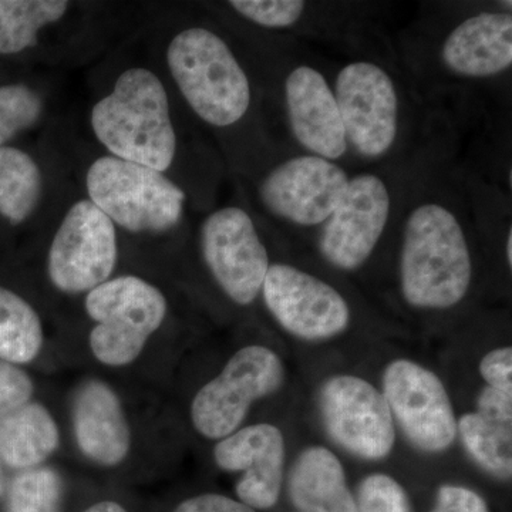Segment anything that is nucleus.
Returning <instances> with one entry per match:
<instances>
[{
  "mask_svg": "<svg viewBox=\"0 0 512 512\" xmlns=\"http://www.w3.org/2000/svg\"><path fill=\"white\" fill-rule=\"evenodd\" d=\"M84 306L97 323L90 332V349L100 363L111 367L137 360L163 325L168 308L160 289L131 275L97 286L87 293Z\"/></svg>",
  "mask_w": 512,
  "mask_h": 512,
  "instance_id": "6",
  "label": "nucleus"
},
{
  "mask_svg": "<svg viewBox=\"0 0 512 512\" xmlns=\"http://www.w3.org/2000/svg\"><path fill=\"white\" fill-rule=\"evenodd\" d=\"M477 413L488 419L512 424V394L500 392L493 387H484L477 400Z\"/></svg>",
  "mask_w": 512,
  "mask_h": 512,
  "instance_id": "32",
  "label": "nucleus"
},
{
  "mask_svg": "<svg viewBox=\"0 0 512 512\" xmlns=\"http://www.w3.org/2000/svg\"><path fill=\"white\" fill-rule=\"evenodd\" d=\"M289 495L299 512H357L343 464L323 446L305 448L296 458Z\"/></svg>",
  "mask_w": 512,
  "mask_h": 512,
  "instance_id": "19",
  "label": "nucleus"
},
{
  "mask_svg": "<svg viewBox=\"0 0 512 512\" xmlns=\"http://www.w3.org/2000/svg\"><path fill=\"white\" fill-rule=\"evenodd\" d=\"M349 153L379 163L399 146L404 127L402 89L393 73L372 59L343 64L332 80Z\"/></svg>",
  "mask_w": 512,
  "mask_h": 512,
  "instance_id": "4",
  "label": "nucleus"
},
{
  "mask_svg": "<svg viewBox=\"0 0 512 512\" xmlns=\"http://www.w3.org/2000/svg\"><path fill=\"white\" fill-rule=\"evenodd\" d=\"M512 424L466 413L457 420V436L471 458L495 477L511 478Z\"/></svg>",
  "mask_w": 512,
  "mask_h": 512,
  "instance_id": "24",
  "label": "nucleus"
},
{
  "mask_svg": "<svg viewBox=\"0 0 512 512\" xmlns=\"http://www.w3.org/2000/svg\"><path fill=\"white\" fill-rule=\"evenodd\" d=\"M319 409L330 437L353 456L377 461L392 453V412L372 383L353 375L330 377L320 387Z\"/></svg>",
  "mask_w": 512,
  "mask_h": 512,
  "instance_id": "14",
  "label": "nucleus"
},
{
  "mask_svg": "<svg viewBox=\"0 0 512 512\" xmlns=\"http://www.w3.org/2000/svg\"><path fill=\"white\" fill-rule=\"evenodd\" d=\"M350 174L342 164L296 154L272 165L258 184L266 214L296 229H318L338 208Z\"/></svg>",
  "mask_w": 512,
  "mask_h": 512,
  "instance_id": "9",
  "label": "nucleus"
},
{
  "mask_svg": "<svg viewBox=\"0 0 512 512\" xmlns=\"http://www.w3.org/2000/svg\"><path fill=\"white\" fill-rule=\"evenodd\" d=\"M83 512H127L121 507L120 504L113 503V501H101L99 504H94L92 507L87 508Z\"/></svg>",
  "mask_w": 512,
  "mask_h": 512,
  "instance_id": "33",
  "label": "nucleus"
},
{
  "mask_svg": "<svg viewBox=\"0 0 512 512\" xmlns=\"http://www.w3.org/2000/svg\"><path fill=\"white\" fill-rule=\"evenodd\" d=\"M357 512H409L402 485L387 474H373L360 484Z\"/></svg>",
  "mask_w": 512,
  "mask_h": 512,
  "instance_id": "27",
  "label": "nucleus"
},
{
  "mask_svg": "<svg viewBox=\"0 0 512 512\" xmlns=\"http://www.w3.org/2000/svg\"><path fill=\"white\" fill-rule=\"evenodd\" d=\"M89 200L114 225L133 234L177 227L187 195L164 173L113 156L97 158L86 175Z\"/></svg>",
  "mask_w": 512,
  "mask_h": 512,
  "instance_id": "5",
  "label": "nucleus"
},
{
  "mask_svg": "<svg viewBox=\"0 0 512 512\" xmlns=\"http://www.w3.org/2000/svg\"><path fill=\"white\" fill-rule=\"evenodd\" d=\"M93 133L111 156L165 173L177 154V134L163 82L144 67L120 74L90 114Z\"/></svg>",
  "mask_w": 512,
  "mask_h": 512,
  "instance_id": "2",
  "label": "nucleus"
},
{
  "mask_svg": "<svg viewBox=\"0 0 512 512\" xmlns=\"http://www.w3.org/2000/svg\"><path fill=\"white\" fill-rule=\"evenodd\" d=\"M396 204L397 190L387 175L376 171L350 175L338 208L316 231L323 261L342 272L363 268L393 224Z\"/></svg>",
  "mask_w": 512,
  "mask_h": 512,
  "instance_id": "7",
  "label": "nucleus"
},
{
  "mask_svg": "<svg viewBox=\"0 0 512 512\" xmlns=\"http://www.w3.org/2000/svg\"><path fill=\"white\" fill-rule=\"evenodd\" d=\"M215 464L224 471H244L237 484L242 504L254 510L274 507L284 483L285 439L274 424L261 423L238 429L218 441Z\"/></svg>",
  "mask_w": 512,
  "mask_h": 512,
  "instance_id": "17",
  "label": "nucleus"
},
{
  "mask_svg": "<svg viewBox=\"0 0 512 512\" xmlns=\"http://www.w3.org/2000/svg\"><path fill=\"white\" fill-rule=\"evenodd\" d=\"M43 113L40 94L26 84L0 86V147L35 126Z\"/></svg>",
  "mask_w": 512,
  "mask_h": 512,
  "instance_id": "26",
  "label": "nucleus"
},
{
  "mask_svg": "<svg viewBox=\"0 0 512 512\" xmlns=\"http://www.w3.org/2000/svg\"><path fill=\"white\" fill-rule=\"evenodd\" d=\"M42 346L43 326L35 309L0 286V359L12 365L30 363Z\"/></svg>",
  "mask_w": 512,
  "mask_h": 512,
  "instance_id": "23",
  "label": "nucleus"
},
{
  "mask_svg": "<svg viewBox=\"0 0 512 512\" xmlns=\"http://www.w3.org/2000/svg\"><path fill=\"white\" fill-rule=\"evenodd\" d=\"M480 375L488 387L512 394V349L498 348L481 359Z\"/></svg>",
  "mask_w": 512,
  "mask_h": 512,
  "instance_id": "29",
  "label": "nucleus"
},
{
  "mask_svg": "<svg viewBox=\"0 0 512 512\" xmlns=\"http://www.w3.org/2000/svg\"><path fill=\"white\" fill-rule=\"evenodd\" d=\"M62 480L52 468L20 471L8 491V512H60Z\"/></svg>",
  "mask_w": 512,
  "mask_h": 512,
  "instance_id": "25",
  "label": "nucleus"
},
{
  "mask_svg": "<svg viewBox=\"0 0 512 512\" xmlns=\"http://www.w3.org/2000/svg\"><path fill=\"white\" fill-rule=\"evenodd\" d=\"M468 215L443 190L423 191L402 221L399 289L420 312H447L466 301L474 282Z\"/></svg>",
  "mask_w": 512,
  "mask_h": 512,
  "instance_id": "1",
  "label": "nucleus"
},
{
  "mask_svg": "<svg viewBox=\"0 0 512 512\" xmlns=\"http://www.w3.org/2000/svg\"><path fill=\"white\" fill-rule=\"evenodd\" d=\"M5 491V477H3L2 461H0V495Z\"/></svg>",
  "mask_w": 512,
  "mask_h": 512,
  "instance_id": "35",
  "label": "nucleus"
},
{
  "mask_svg": "<svg viewBox=\"0 0 512 512\" xmlns=\"http://www.w3.org/2000/svg\"><path fill=\"white\" fill-rule=\"evenodd\" d=\"M33 382L18 366L0 359V419L32 399Z\"/></svg>",
  "mask_w": 512,
  "mask_h": 512,
  "instance_id": "28",
  "label": "nucleus"
},
{
  "mask_svg": "<svg viewBox=\"0 0 512 512\" xmlns=\"http://www.w3.org/2000/svg\"><path fill=\"white\" fill-rule=\"evenodd\" d=\"M66 0H0V55H16L37 45L40 30L59 22Z\"/></svg>",
  "mask_w": 512,
  "mask_h": 512,
  "instance_id": "22",
  "label": "nucleus"
},
{
  "mask_svg": "<svg viewBox=\"0 0 512 512\" xmlns=\"http://www.w3.org/2000/svg\"><path fill=\"white\" fill-rule=\"evenodd\" d=\"M266 311L293 338L323 342L349 329L348 299L326 279L301 266L274 262L261 291Z\"/></svg>",
  "mask_w": 512,
  "mask_h": 512,
  "instance_id": "10",
  "label": "nucleus"
},
{
  "mask_svg": "<svg viewBox=\"0 0 512 512\" xmlns=\"http://www.w3.org/2000/svg\"><path fill=\"white\" fill-rule=\"evenodd\" d=\"M60 443L52 413L40 403H28L0 419V461L15 470L45 463Z\"/></svg>",
  "mask_w": 512,
  "mask_h": 512,
  "instance_id": "20",
  "label": "nucleus"
},
{
  "mask_svg": "<svg viewBox=\"0 0 512 512\" xmlns=\"http://www.w3.org/2000/svg\"><path fill=\"white\" fill-rule=\"evenodd\" d=\"M200 249L212 278L232 302L249 306L261 296L272 262L247 210L228 205L211 212L201 224Z\"/></svg>",
  "mask_w": 512,
  "mask_h": 512,
  "instance_id": "11",
  "label": "nucleus"
},
{
  "mask_svg": "<svg viewBox=\"0 0 512 512\" xmlns=\"http://www.w3.org/2000/svg\"><path fill=\"white\" fill-rule=\"evenodd\" d=\"M284 380V362L274 350L261 345L239 349L220 375L195 394L194 429L205 439H225L247 419L252 404L278 392Z\"/></svg>",
  "mask_w": 512,
  "mask_h": 512,
  "instance_id": "8",
  "label": "nucleus"
},
{
  "mask_svg": "<svg viewBox=\"0 0 512 512\" xmlns=\"http://www.w3.org/2000/svg\"><path fill=\"white\" fill-rule=\"evenodd\" d=\"M74 436L84 457L103 467L123 463L131 447L130 426L119 396L101 380H87L73 396Z\"/></svg>",
  "mask_w": 512,
  "mask_h": 512,
  "instance_id": "18",
  "label": "nucleus"
},
{
  "mask_svg": "<svg viewBox=\"0 0 512 512\" xmlns=\"http://www.w3.org/2000/svg\"><path fill=\"white\" fill-rule=\"evenodd\" d=\"M433 512H488V508L476 491L460 485H443Z\"/></svg>",
  "mask_w": 512,
  "mask_h": 512,
  "instance_id": "30",
  "label": "nucleus"
},
{
  "mask_svg": "<svg viewBox=\"0 0 512 512\" xmlns=\"http://www.w3.org/2000/svg\"><path fill=\"white\" fill-rule=\"evenodd\" d=\"M174 512H256L254 508L220 494H202L178 505Z\"/></svg>",
  "mask_w": 512,
  "mask_h": 512,
  "instance_id": "31",
  "label": "nucleus"
},
{
  "mask_svg": "<svg viewBox=\"0 0 512 512\" xmlns=\"http://www.w3.org/2000/svg\"><path fill=\"white\" fill-rule=\"evenodd\" d=\"M289 133L303 153L339 163L349 154L345 127L332 82L318 66L296 62L282 80Z\"/></svg>",
  "mask_w": 512,
  "mask_h": 512,
  "instance_id": "15",
  "label": "nucleus"
},
{
  "mask_svg": "<svg viewBox=\"0 0 512 512\" xmlns=\"http://www.w3.org/2000/svg\"><path fill=\"white\" fill-rule=\"evenodd\" d=\"M42 192V171L32 156L0 147V215L10 224H22L35 212Z\"/></svg>",
  "mask_w": 512,
  "mask_h": 512,
  "instance_id": "21",
  "label": "nucleus"
},
{
  "mask_svg": "<svg viewBox=\"0 0 512 512\" xmlns=\"http://www.w3.org/2000/svg\"><path fill=\"white\" fill-rule=\"evenodd\" d=\"M383 396L393 420L424 453L439 454L457 439V417L444 383L433 370L397 359L383 372Z\"/></svg>",
  "mask_w": 512,
  "mask_h": 512,
  "instance_id": "13",
  "label": "nucleus"
},
{
  "mask_svg": "<svg viewBox=\"0 0 512 512\" xmlns=\"http://www.w3.org/2000/svg\"><path fill=\"white\" fill-rule=\"evenodd\" d=\"M167 66L190 109L210 127L231 128L251 110L252 84L224 37L204 26L178 32Z\"/></svg>",
  "mask_w": 512,
  "mask_h": 512,
  "instance_id": "3",
  "label": "nucleus"
},
{
  "mask_svg": "<svg viewBox=\"0 0 512 512\" xmlns=\"http://www.w3.org/2000/svg\"><path fill=\"white\" fill-rule=\"evenodd\" d=\"M437 55L441 69L460 80L483 82L510 73L512 3L460 20L441 39Z\"/></svg>",
  "mask_w": 512,
  "mask_h": 512,
  "instance_id": "16",
  "label": "nucleus"
},
{
  "mask_svg": "<svg viewBox=\"0 0 512 512\" xmlns=\"http://www.w3.org/2000/svg\"><path fill=\"white\" fill-rule=\"evenodd\" d=\"M119 258L116 225L90 200L64 215L47 254V275L60 292L77 295L109 281Z\"/></svg>",
  "mask_w": 512,
  "mask_h": 512,
  "instance_id": "12",
  "label": "nucleus"
},
{
  "mask_svg": "<svg viewBox=\"0 0 512 512\" xmlns=\"http://www.w3.org/2000/svg\"><path fill=\"white\" fill-rule=\"evenodd\" d=\"M504 255H505V262H507L508 268L511 269V266H512V229H511V224L508 225L507 232H505Z\"/></svg>",
  "mask_w": 512,
  "mask_h": 512,
  "instance_id": "34",
  "label": "nucleus"
}]
</instances>
